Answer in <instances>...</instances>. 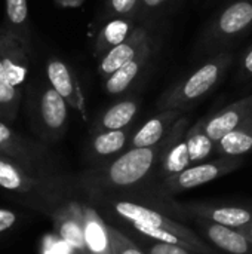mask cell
Masks as SVG:
<instances>
[{
    "label": "cell",
    "instance_id": "cell-26",
    "mask_svg": "<svg viewBox=\"0 0 252 254\" xmlns=\"http://www.w3.org/2000/svg\"><path fill=\"white\" fill-rule=\"evenodd\" d=\"M119 229L132 232V237H134L132 241L144 252V254H199L196 252H192L187 247H183V246L168 244V243H162V241H156V240L143 237L129 228H119Z\"/></svg>",
    "mask_w": 252,
    "mask_h": 254
},
{
    "label": "cell",
    "instance_id": "cell-21",
    "mask_svg": "<svg viewBox=\"0 0 252 254\" xmlns=\"http://www.w3.org/2000/svg\"><path fill=\"white\" fill-rule=\"evenodd\" d=\"M140 104L137 100H122L111 107H108L94 124L92 134L101 131H114L128 128L135 119Z\"/></svg>",
    "mask_w": 252,
    "mask_h": 254
},
{
    "label": "cell",
    "instance_id": "cell-7",
    "mask_svg": "<svg viewBox=\"0 0 252 254\" xmlns=\"http://www.w3.org/2000/svg\"><path fill=\"white\" fill-rule=\"evenodd\" d=\"M0 55L10 85L24 95L25 86L28 83L31 48L0 27Z\"/></svg>",
    "mask_w": 252,
    "mask_h": 254
},
{
    "label": "cell",
    "instance_id": "cell-22",
    "mask_svg": "<svg viewBox=\"0 0 252 254\" xmlns=\"http://www.w3.org/2000/svg\"><path fill=\"white\" fill-rule=\"evenodd\" d=\"M252 152V116L215 143L218 156L239 158Z\"/></svg>",
    "mask_w": 252,
    "mask_h": 254
},
{
    "label": "cell",
    "instance_id": "cell-32",
    "mask_svg": "<svg viewBox=\"0 0 252 254\" xmlns=\"http://www.w3.org/2000/svg\"><path fill=\"white\" fill-rule=\"evenodd\" d=\"M55 1L64 7H76V6H80L85 0H55Z\"/></svg>",
    "mask_w": 252,
    "mask_h": 254
},
{
    "label": "cell",
    "instance_id": "cell-16",
    "mask_svg": "<svg viewBox=\"0 0 252 254\" xmlns=\"http://www.w3.org/2000/svg\"><path fill=\"white\" fill-rule=\"evenodd\" d=\"M131 137L132 129L129 127L123 129L94 132L88 144V158L94 165L107 162L125 152L129 146Z\"/></svg>",
    "mask_w": 252,
    "mask_h": 254
},
{
    "label": "cell",
    "instance_id": "cell-25",
    "mask_svg": "<svg viewBox=\"0 0 252 254\" xmlns=\"http://www.w3.org/2000/svg\"><path fill=\"white\" fill-rule=\"evenodd\" d=\"M186 141L192 165L205 162L212 153H215V141H212L203 129V121L199 119L186 132Z\"/></svg>",
    "mask_w": 252,
    "mask_h": 254
},
{
    "label": "cell",
    "instance_id": "cell-10",
    "mask_svg": "<svg viewBox=\"0 0 252 254\" xmlns=\"http://www.w3.org/2000/svg\"><path fill=\"white\" fill-rule=\"evenodd\" d=\"M56 235L71 250L86 254L85 234H83V202L71 198L64 202L52 216Z\"/></svg>",
    "mask_w": 252,
    "mask_h": 254
},
{
    "label": "cell",
    "instance_id": "cell-9",
    "mask_svg": "<svg viewBox=\"0 0 252 254\" xmlns=\"http://www.w3.org/2000/svg\"><path fill=\"white\" fill-rule=\"evenodd\" d=\"M45 74L50 86L68 103L71 109L79 112L80 116L86 121L88 112H86L85 94L82 91L76 73L68 67V64L59 58H50L46 63Z\"/></svg>",
    "mask_w": 252,
    "mask_h": 254
},
{
    "label": "cell",
    "instance_id": "cell-27",
    "mask_svg": "<svg viewBox=\"0 0 252 254\" xmlns=\"http://www.w3.org/2000/svg\"><path fill=\"white\" fill-rule=\"evenodd\" d=\"M108 234L113 254H144V252L126 234H123V231L111 223H108Z\"/></svg>",
    "mask_w": 252,
    "mask_h": 254
},
{
    "label": "cell",
    "instance_id": "cell-8",
    "mask_svg": "<svg viewBox=\"0 0 252 254\" xmlns=\"http://www.w3.org/2000/svg\"><path fill=\"white\" fill-rule=\"evenodd\" d=\"M178 208L186 219H203L229 228H242L252 222V207L247 205L186 202L178 204Z\"/></svg>",
    "mask_w": 252,
    "mask_h": 254
},
{
    "label": "cell",
    "instance_id": "cell-23",
    "mask_svg": "<svg viewBox=\"0 0 252 254\" xmlns=\"http://www.w3.org/2000/svg\"><path fill=\"white\" fill-rule=\"evenodd\" d=\"M1 27L31 48L27 0H4V21Z\"/></svg>",
    "mask_w": 252,
    "mask_h": 254
},
{
    "label": "cell",
    "instance_id": "cell-4",
    "mask_svg": "<svg viewBox=\"0 0 252 254\" xmlns=\"http://www.w3.org/2000/svg\"><path fill=\"white\" fill-rule=\"evenodd\" d=\"M232 63V55L221 52L196 68L192 74L180 80L168 89L157 101L159 112L162 110H189L201 98L208 95L218 86L226 70Z\"/></svg>",
    "mask_w": 252,
    "mask_h": 254
},
{
    "label": "cell",
    "instance_id": "cell-29",
    "mask_svg": "<svg viewBox=\"0 0 252 254\" xmlns=\"http://www.w3.org/2000/svg\"><path fill=\"white\" fill-rule=\"evenodd\" d=\"M18 223V214L9 208H0V235L10 231Z\"/></svg>",
    "mask_w": 252,
    "mask_h": 254
},
{
    "label": "cell",
    "instance_id": "cell-18",
    "mask_svg": "<svg viewBox=\"0 0 252 254\" xmlns=\"http://www.w3.org/2000/svg\"><path fill=\"white\" fill-rule=\"evenodd\" d=\"M183 116L181 110H162L156 116L150 118L141 128H138L129 141V149L132 147H150L160 143L177 121Z\"/></svg>",
    "mask_w": 252,
    "mask_h": 254
},
{
    "label": "cell",
    "instance_id": "cell-14",
    "mask_svg": "<svg viewBox=\"0 0 252 254\" xmlns=\"http://www.w3.org/2000/svg\"><path fill=\"white\" fill-rule=\"evenodd\" d=\"M150 42H151V39H150L147 30L144 27H135L132 34L125 42L111 48L108 52H105L100 58V64H98L100 76L105 80L110 74H113L122 65H125L126 63L134 60L138 55V52Z\"/></svg>",
    "mask_w": 252,
    "mask_h": 254
},
{
    "label": "cell",
    "instance_id": "cell-2",
    "mask_svg": "<svg viewBox=\"0 0 252 254\" xmlns=\"http://www.w3.org/2000/svg\"><path fill=\"white\" fill-rule=\"evenodd\" d=\"M0 189L19 204L49 217L64 202L80 192L77 176H71L65 171L30 173L1 155Z\"/></svg>",
    "mask_w": 252,
    "mask_h": 254
},
{
    "label": "cell",
    "instance_id": "cell-30",
    "mask_svg": "<svg viewBox=\"0 0 252 254\" xmlns=\"http://www.w3.org/2000/svg\"><path fill=\"white\" fill-rule=\"evenodd\" d=\"M168 0H140V4H138V12L141 13H149V12H153L156 9H159L162 4H165Z\"/></svg>",
    "mask_w": 252,
    "mask_h": 254
},
{
    "label": "cell",
    "instance_id": "cell-1",
    "mask_svg": "<svg viewBox=\"0 0 252 254\" xmlns=\"http://www.w3.org/2000/svg\"><path fill=\"white\" fill-rule=\"evenodd\" d=\"M171 140L172 129L154 146L132 147L107 162L94 165L77 176L79 190L92 201L100 196L141 188L151 176H157Z\"/></svg>",
    "mask_w": 252,
    "mask_h": 254
},
{
    "label": "cell",
    "instance_id": "cell-17",
    "mask_svg": "<svg viewBox=\"0 0 252 254\" xmlns=\"http://www.w3.org/2000/svg\"><path fill=\"white\" fill-rule=\"evenodd\" d=\"M83 234L86 254H113L108 223L91 202H83Z\"/></svg>",
    "mask_w": 252,
    "mask_h": 254
},
{
    "label": "cell",
    "instance_id": "cell-15",
    "mask_svg": "<svg viewBox=\"0 0 252 254\" xmlns=\"http://www.w3.org/2000/svg\"><path fill=\"white\" fill-rule=\"evenodd\" d=\"M189 124H190L189 118L181 116L177 121V124L172 127V140L157 171L159 180L178 174L192 165L189 147L186 141V132L189 129Z\"/></svg>",
    "mask_w": 252,
    "mask_h": 254
},
{
    "label": "cell",
    "instance_id": "cell-13",
    "mask_svg": "<svg viewBox=\"0 0 252 254\" xmlns=\"http://www.w3.org/2000/svg\"><path fill=\"white\" fill-rule=\"evenodd\" d=\"M252 27V0H236L221 10L211 27V39L236 37Z\"/></svg>",
    "mask_w": 252,
    "mask_h": 254
},
{
    "label": "cell",
    "instance_id": "cell-33",
    "mask_svg": "<svg viewBox=\"0 0 252 254\" xmlns=\"http://www.w3.org/2000/svg\"><path fill=\"white\" fill-rule=\"evenodd\" d=\"M247 238H248V241L252 244V222H250L248 225H245V226H242V228H238Z\"/></svg>",
    "mask_w": 252,
    "mask_h": 254
},
{
    "label": "cell",
    "instance_id": "cell-5",
    "mask_svg": "<svg viewBox=\"0 0 252 254\" xmlns=\"http://www.w3.org/2000/svg\"><path fill=\"white\" fill-rule=\"evenodd\" d=\"M0 155L16 162L30 173L62 171L48 144L19 134L3 121H0Z\"/></svg>",
    "mask_w": 252,
    "mask_h": 254
},
{
    "label": "cell",
    "instance_id": "cell-11",
    "mask_svg": "<svg viewBox=\"0 0 252 254\" xmlns=\"http://www.w3.org/2000/svg\"><path fill=\"white\" fill-rule=\"evenodd\" d=\"M195 223L196 232H201L214 249L227 254H252V244L238 228H229L203 219H195Z\"/></svg>",
    "mask_w": 252,
    "mask_h": 254
},
{
    "label": "cell",
    "instance_id": "cell-6",
    "mask_svg": "<svg viewBox=\"0 0 252 254\" xmlns=\"http://www.w3.org/2000/svg\"><path fill=\"white\" fill-rule=\"evenodd\" d=\"M244 164L242 156L233 158V156H220L212 161L193 164L184 171L165 177L159 180L157 190L166 196H174L177 193L203 186L209 182H214L223 176H227L233 171H236Z\"/></svg>",
    "mask_w": 252,
    "mask_h": 254
},
{
    "label": "cell",
    "instance_id": "cell-19",
    "mask_svg": "<svg viewBox=\"0 0 252 254\" xmlns=\"http://www.w3.org/2000/svg\"><path fill=\"white\" fill-rule=\"evenodd\" d=\"M151 49L153 48H151V42H150L138 52V55L134 60H131L129 63L122 65L119 70H116L113 74H110L104 80L105 92H108L111 95L123 94L134 83V80L140 76V73L149 63V60L151 57Z\"/></svg>",
    "mask_w": 252,
    "mask_h": 254
},
{
    "label": "cell",
    "instance_id": "cell-12",
    "mask_svg": "<svg viewBox=\"0 0 252 254\" xmlns=\"http://www.w3.org/2000/svg\"><path fill=\"white\" fill-rule=\"evenodd\" d=\"M252 116V94L248 97H244L221 110L215 112L214 115L208 118H202L203 121V129L208 134V137L212 141H218L223 135L239 127L242 122H245L248 118Z\"/></svg>",
    "mask_w": 252,
    "mask_h": 254
},
{
    "label": "cell",
    "instance_id": "cell-31",
    "mask_svg": "<svg viewBox=\"0 0 252 254\" xmlns=\"http://www.w3.org/2000/svg\"><path fill=\"white\" fill-rule=\"evenodd\" d=\"M242 67L247 76H252V48L245 54L244 61H242Z\"/></svg>",
    "mask_w": 252,
    "mask_h": 254
},
{
    "label": "cell",
    "instance_id": "cell-24",
    "mask_svg": "<svg viewBox=\"0 0 252 254\" xmlns=\"http://www.w3.org/2000/svg\"><path fill=\"white\" fill-rule=\"evenodd\" d=\"M22 100L24 95L10 85L0 55V121L10 125L19 113Z\"/></svg>",
    "mask_w": 252,
    "mask_h": 254
},
{
    "label": "cell",
    "instance_id": "cell-28",
    "mask_svg": "<svg viewBox=\"0 0 252 254\" xmlns=\"http://www.w3.org/2000/svg\"><path fill=\"white\" fill-rule=\"evenodd\" d=\"M140 4V0H110L108 7L110 13L117 18V16H129L131 13L137 12Z\"/></svg>",
    "mask_w": 252,
    "mask_h": 254
},
{
    "label": "cell",
    "instance_id": "cell-20",
    "mask_svg": "<svg viewBox=\"0 0 252 254\" xmlns=\"http://www.w3.org/2000/svg\"><path fill=\"white\" fill-rule=\"evenodd\" d=\"M135 27L137 25L134 19L129 16H117V18L110 19L97 34L95 45H94L95 57L101 58L111 48L125 42L132 34Z\"/></svg>",
    "mask_w": 252,
    "mask_h": 254
},
{
    "label": "cell",
    "instance_id": "cell-3",
    "mask_svg": "<svg viewBox=\"0 0 252 254\" xmlns=\"http://www.w3.org/2000/svg\"><path fill=\"white\" fill-rule=\"evenodd\" d=\"M24 91V107L31 131L45 144L59 141L68 125V103L50 86L48 79L30 82Z\"/></svg>",
    "mask_w": 252,
    "mask_h": 254
}]
</instances>
